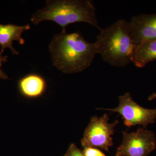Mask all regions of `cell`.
Returning <instances> with one entry per match:
<instances>
[{
    "label": "cell",
    "instance_id": "obj_1",
    "mask_svg": "<svg viewBox=\"0 0 156 156\" xmlns=\"http://www.w3.org/2000/svg\"><path fill=\"white\" fill-rule=\"evenodd\" d=\"M49 50L53 65L65 74L83 71L98 54L96 43L87 41L79 32L66 30L53 36Z\"/></svg>",
    "mask_w": 156,
    "mask_h": 156
},
{
    "label": "cell",
    "instance_id": "obj_2",
    "mask_svg": "<svg viewBox=\"0 0 156 156\" xmlns=\"http://www.w3.org/2000/svg\"><path fill=\"white\" fill-rule=\"evenodd\" d=\"M51 20L60 26L62 30L72 23L85 22L100 30L96 8L91 0H48L44 8L37 10L30 18L38 25L44 20Z\"/></svg>",
    "mask_w": 156,
    "mask_h": 156
},
{
    "label": "cell",
    "instance_id": "obj_3",
    "mask_svg": "<svg viewBox=\"0 0 156 156\" xmlns=\"http://www.w3.org/2000/svg\"><path fill=\"white\" fill-rule=\"evenodd\" d=\"M100 30L95 43L98 53L103 61L119 67L131 63L134 45L130 23L125 19H119Z\"/></svg>",
    "mask_w": 156,
    "mask_h": 156
},
{
    "label": "cell",
    "instance_id": "obj_4",
    "mask_svg": "<svg viewBox=\"0 0 156 156\" xmlns=\"http://www.w3.org/2000/svg\"><path fill=\"white\" fill-rule=\"evenodd\" d=\"M109 117L106 114L100 117L91 118L81 140L82 147L99 148L109 152V148L113 145L112 136L114 134L115 127L119 124L117 120L109 123Z\"/></svg>",
    "mask_w": 156,
    "mask_h": 156
},
{
    "label": "cell",
    "instance_id": "obj_5",
    "mask_svg": "<svg viewBox=\"0 0 156 156\" xmlns=\"http://www.w3.org/2000/svg\"><path fill=\"white\" fill-rule=\"evenodd\" d=\"M119 104L115 108L105 109L117 112L122 116L124 124L128 127L142 126L144 128L153 124L156 119V108L147 109L140 106L134 101L129 92L119 97Z\"/></svg>",
    "mask_w": 156,
    "mask_h": 156
},
{
    "label": "cell",
    "instance_id": "obj_6",
    "mask_svg": "<svg viewBox=\"0 0 156 156\" xmlns=\"http://www.w3.org/2000/svg\"><path fill=\"white\" fill-rule=\"evenodd\" d=\"M123 138L115 156H148L156 148L155 136L152 131L139 128L135 132H123Z\"/></svg>",
    "mask_w": 156,
    "mask_h": 156
},
{
    "label": "cell",
    "instance_id": "obj_7",
    "mask_svg": "<svg viewBox=\"0 0 156 156\" xmlns=\"http://www.w3.org/2000/svg\"><path fill=\"white\" fill-rule=\"evenodd\" d=\"M129 23L134 48L156 39V13L133 16Z\"/></svg>",
    "mask_w": 156,
    "mask_h": 156
},
{
    "label": "cell",
    "instance_id": "obj_8",
    "mask_svg": "<svg viewBox=\"0 0 156 156\" xmlns=\"http://www.w3.org/2000/svg\"><path fill=\"white\" fill-rule=\"evenodd\" d=\"M30 28L29 24L19 26L12 24L4 25L0 23V53L2 54L5 49L9 48L13 54L18 55L19 52L13 47V41H17L20 44H24L25 41L22 37L23 33Z\"/></svg>",
    "mask_w": 156,
    "mask_h": 156
},
{
    "label": "cell",
    "instance_id": "obj_9",
    "mask_svg": "<svg viewBox=\"0 0 156 156\" xmlns=\"http://www.w3.org/2000/svg\"><path fill=\"white\" fill-rule=\"evenodd\" d=\"M46 87L44 78L36 74L26 76L18 82L20 92L28 98H36L41 96L45 92Z\"/></svg>",
    "mask_w": 156,
    "mask_h": 156
},
{
    "label": "cell",
    "instance_id": "obj_10",
    "mask_svg": "<svg viewBox=\"0 0 156 156\" xmlns=\"http://www.w3.org/2000/svg\"><path fill=\"white\" fill-rule=\"evenodd\" d=\"M156 60V39L144 42L134 48L131 62L137 67H144Z\"/></svg>",
    "mask_w": 156,
    "mask_h": 156
},
{
    "label": "cell",
    "instance_id": "obj_11",
    "mask_svg": "<svg viewBox=\"0 0 156 156\" xmlns=\"http://www.w3.org/2000/svg\"><path fill=\"white\" fill-rule=\"evenodd\" d=\"M63 156H85L82 151L73 143L71 144L66 153Z\"/></svg>",
    "mask_w": 156,
    "mask_h": 156
},
{
    "label": "cell",
    "instance_id": "obj_12",
    "mask_svg": "<svg viewBox=\"0 0 156 156\" xmlns=\"http://www.w3.org/2000/svg\"><path fill=\"white\" fill-rule=\"evenodd\" d=\"M82 152L85 156H106L98 149L95 148H84Z\"/></svg>",
    "mask_w": 156,
    "mask_h": 156
},
{
    "label": "cell",
    "instance_id": "obj_13",
    "mask_svg": "<svg viewBox=\"0 0 156 156\" xmlns=\"http://www.w3.org/2000/svg\"><path fill=\"white\" fill-rule=\"evenodd\" d=\"M2 53H0V79L2 80L8 79V76L1 69L2 62H5L7 61V56H3Z\"/></svg>",
    "mask_w": 156,
    "mask_h": 156
},
{
    "label": "cell",
    "instance_id": "obj_14",
    "mask_svg": "<svg viewBox=\"0 0 156 156\" xmlns=\"http://www.w3.org/2000/svg\"><path fill=\"white\" fill-rule=\"evenodd\" d=\"M155 98H156V92L152 93L151 95H150L148 98V100L152 101L155 99Z\"/></svg>",
    "mask_w": 156,
    "mask_h": 156
}]
</instances>
